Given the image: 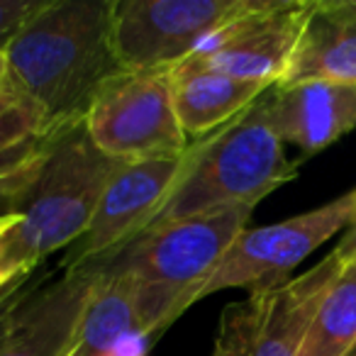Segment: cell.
I'll list each match as a JSON object with an SVG mask.
<instances>
[{"mask_svg": "<svg viewBox=\"0 0 356 356\" xmlns=\"http://www.w3.org/2000/svg\"><path fill=\"white\" fill-rule=\"evenodd\" d=\"M252 213L254 208L234 205L176 220L139 234L103 264L132 276L139 286L176 298L188 310L234 239L247 229Z\"/></svg>", "mask_w": 356, "mask_h": 356, "instance_id": "cell-4", "label": "cell"}, {"mask_svg": "<svg viewBox=\"0 0 356 356\" xmlns=\"http://www.w3.org/2000/svg\"><path fill=\"white\" fill-rule=\"evenodd\" d=\"M356 213V188L310 213L283 222L244 229L222 257L213 276L200 288V298L227 288L264 291L288 281V273L302 264L327 239L346 229Z\"/></svg>", "mask_w": 356, "mask_h": 356, "instance_id": "cell-7", "label": "cell"}, {"mask_svg": "<svg viewBox=\"0 0 356 356\" xmlns=\"http://www.w3.org/2000/svg\"><path fill=\"white\" fill-rule=\"evenodd\" d=\"M90 142L122 163L176 159L191 147L181 129L168 71H124L93 100L83 118Z\"/></svg>", "mask_w": 356, "mask_h": 356, "instance_id": "cell-5", "label": "cell"}, {"mask_svg": "<svg viewBox=\"0 0 356 356\" xmlns=\"http://www.w3.org/2000/svg\"><path fill=\"white\" fill-rule=\"evenodd\" d=\"M315 0H259L257 8L215 30L178 66L278 86Z\"/></svg>", "mask_w": 356, "mask_h": 356, "instance_id": "cell-8", "label": "cell"}, {"mask_svg": "<svg viewBox=\"0 0 356 356\" xmlns=\"http://www.w3.org/2000/svg\"><path fill=\"white\" fill-rule=\"evenodd\" d=\"M184 161L186 152L176 159L122 163L105 186L88 229L71 244L66 259L59 264L61 271L100 264L137 239L161 210Z\"/></svg>", "mask_w": 356, "mask_h": 356, "instance_id": "cell-9", "label": "cell"}, {"mask_svg": "<svg viewBox=\"0 0 356 356\" xmlns=\"http://www.w3.org/2000/svg\"><path fill=\"white\" fill-rule=\"evenodd\" d=\"M317 8L334 20L356 25V0H320Z\"/></svg>", "mask_w": 356, "mask_h": 356, "instance_id": "cell-23", "label": "cell"}, {"mask_svg": "<svg viewBox=\"0 0 356 356\" xmlns=\"http://www.w3.org/2000/svg\"><path fill=\"white\" fill-rule=\"evenodd\" d=\"M259 0H113V42L124 71H171Z\"/></svg>", "mask_w": 356, "mask_h": 356, "instance_id": "cell-6", "label": "cell"}, {"mask_svg": "<svg viewBox=\"0 0 356 356\" xmlns=\"http://www.w3.org/2000/svg\"><path fill=\"white\" fill-rule=\"evenodd\" d=\"M296 176L298 166L286 159L281 137L268 120L266 95H261L232 122L186 149L184 168L144 232L234 205L257 208Z\"/></svg>", "mask_w": 356, "mask_h": 356, "instance_id": "cell-3", "label": "cell"}, {"mask_svg": "<svg viewBox=\"0 0 356 356\" xmlns=\"http://www.w3.org/2000/svg\"><path fill=\"white\" fill-rule=\"evenodd\" d=\"M349 356H356V346H354V349L349 351Z\"/></svg>", "mask_w": 356, "mask_h": 356, "instance_id": "cell-26", "label": "cell"}, {"mask_svg": "<svg viewBox=\"0 0 356 356\" xmlns=\"http://www.w3.org/2000/svg\"><path fill=\"white\" fill-rule=\"evenodd\" d=\"M47 154H49V152H47ZM47 154L42 159H37L35 163H30V166L20 168V171L10 173V176L0 178V215L15 213L17 203L22 200L25 191L30 188L32 181H35L37 173H40V168H42V163H44Z\"/></svg>", "mask_w": 356, "mask_h": 356, "instance_id": "cell-19", "label": "cell"}, {"mask_svg": "<svg viewBox=\"0 0 356 356\" xmlns=\"http://www.w3.org/2000/svg\"><path fill=\"white\" fill-rule=\"evenodd\" d=\"M49 278H51L49 268L40 266L37 271L27 273V276H20L17 281H13L10 286H6L0 291V344L10 334L17 312H20V307L27 302V298H30L37 288L44 286Z\"/></svg>", "mask_w": 356, "mask_h": 356, "instance_id": "cell-18", "label": "cell"}, {"mask_svg": "<svg viewBox=\"0 0 356 356\" xmlns=\"http://www.w3.org/2000/svg\"><path fill=\"white\" fill-rule=\"evenodd\" d=\"M356 346V268H344L322 300L300 356H349Z\"/></svg>", "mask_w": 356, "mask_h": 356, "instance_id": "cell-16", "label": "cell"}, {"mask_svg": "<svg viewBox=\"0 0 356 356\" xmlns=\"http://www.w3.org/2000/svg\"><path fill=\"white\" fill-rule=\"evenodd\" d=\"M42 6L44 0H0V47L3 49Z\"/></svg>", "mask_w": 356, "mask_h": 356, "instance_id": "cell-20", "label": "cell"}, {"mask_svg": "<svg viewBox=\"0 0 356 356\" xmlns=\"http://www.w3.org/2000/svg\"><path fill=\"white\" fill-rule=\"evenodd\" d=\"M17 222V215L15 213H10V215H0V232L3 229H8L10 225H15Z\"/></svg>", "mask_w": 356, "mask_h": 356, "instance_id": "cell-25", "label": "cell"}, {"mask_svg": "<svg viewBox=\"0 0 356 356\" xmlns=\"http://www.w3.org/2000/svg\"><path fill=\"white\" fill-rule=\"evenodd\" d=\"M98 266V281L64 356H147L159 332L144 315L137 281L103 261Z\"/></svg>", "mask_w": 356, "mask_h": 356, "instance_id": "cell-11", "label": "cell"}, {"mask_svg": "<svg viewBox=\"0 0 356 356\" xmlns=\"http://www.w3.org/2000/svg\"><path fill=\"white\" fill-rule=\"evenodd\" d=\"M168 74L176 118L188 139L213 134L273 88L261 81L234 79L191 66H176Z\"/></svg>", "mask_w": 356, "mask_h": 356, "instance_id": "cell-14", "label": "cell"}, {"mask_svg": "<svg viewBox=\"0 0 356 356\" xmlns=\"http://www.w3.org/2000/svg\"><path fill=\"white\" fill-rule=\"evenodd\" d=\"M334 254L339 257V261L344 268H356V213H354L351 225L346 227V234L334 247Z\"/></svg>", "mask_w": 356, "mask_h": 356, "instance_id": "cell-24", "label": "cell"}, {"mask_svg": "<svg viewBox=\"0 0 356 356\" xmlns=\"http://www.w3.org/2000/svg\"><path fill=\"white\" fill-rule=\"evenodd\" d=\"M266 108L281 142L312 156L356 127V86L320 81L273 86L266 93Z\"/></svg>", "mask_w": 356, "mask_h": 356, "instance_id": "cell-13", "label": "cell"}, {"mask_svg": "<svg viewBox=\"0 0 356 356\" xmlns=\"http://www.w3.org/2000/svg\"><path fill=\"white\" fill-rule=\"evenodd\" d=\"M213 356H244L242 351V337H239L237 317H234L232 307H227L220 322L218 339H215V351Z\"/></svg>", "mask_w": 356, "mask_h": 356, "instance_id": "cell-21", "label": "cell"}, {"mask_svg": "<svg viewBox=\"0 0 356 356\" xmlns=\"http://www.w3.org/2000/svg\"><path fill=\"white\" fill-rule=\"evenodd\" d=\"M100 266L61 271L37 288L20 307L0 356H64L74 341L81 312L98 281Z\"/></svg>", "mask_w": 356, "mask_h": 356, "instance_id": "cell-12", "label": "cell"}, {"mask_svg": "<svg viewBox=\"0 0 356 356\" xmlns=\"http://www.w3.org/2000/svg\"><path fill=\"white\" fill-rule=\"evenodd\" d=\"M122 161L103 154L83 122L66 129L17 203V222L0 232V291L44 266V259L83 237L105 186Z\"/></svg>", "mask_w": 356, "mask_h": 356, "instance_id": "cell-2", "label": "cell"}, {"mask_svg": "<svg viewBox=\"0 0 356 356\" xmlns=\"http://www.w3.org/2000/svg\"><path fill=\"white\" fill-rule=\"evenodd\" d=\"M64 132L51 129L42 110L30 100H17L0 115V178L42 159Z\"/></svg>", "mask_w": 356, "mask_h": 356, "instance_id": "cell-17", "label": "cell"}, {"mask_svg": "<svg viewBox=\"0 0 356 356\" xmlns=\"http://www.w3.org/2000/svg\"><path fill=\"white\" fill-rule=\"evenodd\" d=\"M307 81L356 86V25L325 15L317 3L278 86Z\"/></svg>", "mask_w": 356, "mask_h": 356, "instance_id": "cell-15", "label": "cell"}, {"mask_svg": "<svg viewBox=\"0 0 356 356\" xmlns=\"http://www.w3.org/2000/svg\"><path fill=\"white\" fill-rule=\"evenodd\" d=\"M6 56L10 83L49 127H76L100 90L124 74L113 42V0H44Z\"/></svg>", "mask_w": 356, "mask_h": 356, "instance_id": "cell-1", "label": "cell"}, {"mask_svg": "<svg viewBox=\"0 0 356 356\" xmlns=\"http://www.w3.org/2000/svg\"><path fill=\"white\" fill-rule=\"evenodd\" d=\"M341 273L339 257L330 252L310 271L229 305L237 317L244 356H300L307 330Z\"/></svg>", "mask_w": 356, "mask_h": 356, "instance_id": "cell-10", "label": "cell"}, {"mask_svg": "<svg viewBox=\"0 0 356 356\" xmlns=\"http://www.w3.org/2000/svg\"><path fill=\"white\" fill-rule=\"evenodd\" d=\"M17 100H22V95L17 93L15 86L8 79V56H6V49L0 47V115L6 113L8 108H13Z\"/></svg>", "mask_w": 356, "mask_h": 356, "instance_id": "cell-22", "label": "cell"}]
</instances>
